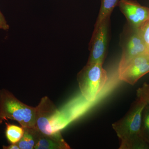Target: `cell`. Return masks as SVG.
I'll use <instances>...</instances> for the list:
<instances>
[{"mask_svg": "<svg viewBox=\"0 0 149 149\" xmlns=\"http://www.w3.org/2000/svg\"><path fill=\"white\" fill-rule=\"evenodd\" d=\"M40 137L35 145V149H69V145L63 143L54 139L44 136L40 132Z\"/></svg>", "mask_w": 149, "mask_h": 149, "instance_id": "obj_10", "label": "cell"}, {"mask_svg": "<svg viewBox=\"0 0 149 149\" xmlns=\"http://www.w3.org/2000/svg\"><path fill=\"white\" fill-rule=\"evenodd\" d=\"M149 55V19L145 22L138 28Z\"/></svg>", "mask_w": 149, "mask_h": 149, "instance_id": "obj_15", "label": "cell"}, {"mask_svg": "<svg viewBox=\"0 0 149 149\" xmlns=\"http://www.w3.org/2000/svg\"><path fill=\"white\" fill-rule=\"evenodd\" d=\"M141 136L144 142L149 146V106L146 105L142 113Z\"/></svg>", "mask_w": 149, "mask_h": 149, "instance_id": "obj_13", "label": "cell"}, {"mask_svg": "<svg viewBox=\"0 0 149 149\" xmlns=\"http://www.w3.org/2000/svg\"><path fill=\"white\" fill-rule=\"evenodd\" d=\"M36 107L23 103L10 91L0 90V125L8 119L15 120L23 128H36Z\"/></svg>", "mask_w": 149, "mask_h": 149, "instance_id": "obj_3", "label": "cell"}, {"mask_svg": "<svg viewBox=\"0 0 149 149\" xmlns=\"http://www.w3.org/2000/svg\"><path fill=\"white\" fill-rule=\"evenodd\" d=\"M36 108V129L44 136L66 143L61 130L70 122L63 113L47 96L42 98Z\"/></svg>", "mask_w": 149, "mask_h": 149, "instance_id": "obj_2", "label": "cell"}, {"mask_svg": "<svg viewBox=\"0 0 149 149\" xmlns=\"http://www.w3.org/2000/svg\"><path fill=\"white\" fill-rule=\"evenodd\" d=\"M118 3V0H101V6L95 27L103 22L109 19L112 12Z\"/></svg>", "mask_w": 149, "mask_h": 149, "instance_id": "obj_11", "label": "cell"}, {"mask_svg": "<svg viewBox=\"0 0 149 149\" xmlns=\"http://www.w3.org/2000/svg\"><path fill=\"white\" fill-rule=\"evenodd\" d=\"M109 20H105L95 27L89 45L90 54L88 64H103L106 55Z\"/></svg>", "mask_w": 149, "mask_h": 149, "instance_id": "obj_6", "label": "cell"}, {"mask_svg": "<svg viewBox=\"0 0 149 149\" xmlns=\"http://www.w3.org/2000/svg\"><path fill=\"white\" fill-rule=\"evenodd\" d=\"M102 65L100 63H87L77 74L81 95L87 101H95L107 82V73Z\"/></svg>", "mask_w": 149, "mask_h": 149, "instance_id": "obj_4", "label": "cell"}, {"mask_svg": "<svg viewBox=\"0 0 149 149\" xmlns=\"http://www.w3.org/2000/svg\"><path fill=\"white\" fill-rule=\"evenodd\" d=\"M9 29V26L2 13L0 11V29L8 30Z\"/></svg>", "mask_w": 149, "mask_h": 149, "instance_id": "obj_16", "label": "cell"}, {"mask_svg": "<svg viewBox=\"0 0 149 149\" xmlns=\"http://www.w3.org/2000/svg\"><path fill=\"white\" fill-rule=\"evenodd\" d=\"M133 32L128 37L123 49L119 64L141 55L148 54L147 48L139 30L133 28Z\"/></svg>", "mask_w": 149, "mask_h": 149, "instance_id": "obj_8", "label": "cell"}, {"mask_svg": "<svg viewBox=\"0 0 149 149\" xmlns=\"http://www.w3.org/2000/svg\"><path fill=\"white\" fill-rule=\"evenodd\" d=\"M149 72V55L137 56L118 64V76L121 81L133 85Z\"/></svg>", "mask_w": 149, "mask_h": 149, "instance_id": "obj_5", "label": "cell"}, {"mask_svg": "<svg viewBox=\"0 0 149 149\" xmlns=\"http://www.w3.org/2000/svg\"><path fill=\"white\" fill-rule=\"evenodd\" d=\"M6 136L8 141L12 144H17L24 135L22 127L6 122Z\"/></svg>", "mask_w": 149, "mask_h": 149, "instance_id": "obj_12", "label": "cell"}, {"mask_svg": "<svg viewBox=\"0 0 149 149\" xmlns=\"http://www.w3.org/2000/svg\"><path fill=\"white\" fill-rule=\"evenodd\" d=\"M146 104L136 98L126 114L112 126L120 140L119 149H143L149 146L141 136L142 113Z\"/></svg>", "mask_w": 149, "mask_h": 149, "instance_id": "obj_1", "label": "cell"}, {"mask_svg": "<svg viewBox=\"0 0 149 149\" xmlns=\"http://www.w3.org/2000/svg\"><path fill=\"white\" fill-rule=\"evenodd\" d=\"M118 6L121 12L134 29H138L149 19V8L141 6L136 1L120 0Z\"/></svg>", "mask_w": 149, "mask_h": 149, "instance_id": "obj_7", "label": "cell"}, {"mask_svg": "<svg viewBox=\"0 0 149 149\" xmlns=\"http://www.w3.org/2000/svg\"><path fill=\"white\" fill-rule=\"evenodd\" d=\"M3 149H19L18 145L17 144H11L10 146H3Z\"/></svg>", "mask_w": 149, "mask_h": 149, "instance_id": "obj_17", "label": "cell"}, {"mask_svg": "<svg viewBox=\"0 0 149 149\" xmlns=\"http://www.w3.org/2000/svg\"><path fill=\"white\" fill-rule=\"evenodd\" d=\"M24 135L17 145L19 149H33L39 137L40 132L36 128H24Z\"/></svg>", "mask_w": 149, "mask_h": 149, "instance_id": "obj_9", "label": "cell"}, {"mask_svg": "<svg viewBox=\"0 0 149 149\" xmlns=\"http://www.w3.org/2000/svg\"><path fill=\"white\" fill-rule=\"evenodd\" d=\"M137 99L149 106V83H145L136 91Z\"/></svg>", "mask_w": 149, "mask_h": 149, "instance_id": "obj_14", "label": "cell"}]
</instances>
